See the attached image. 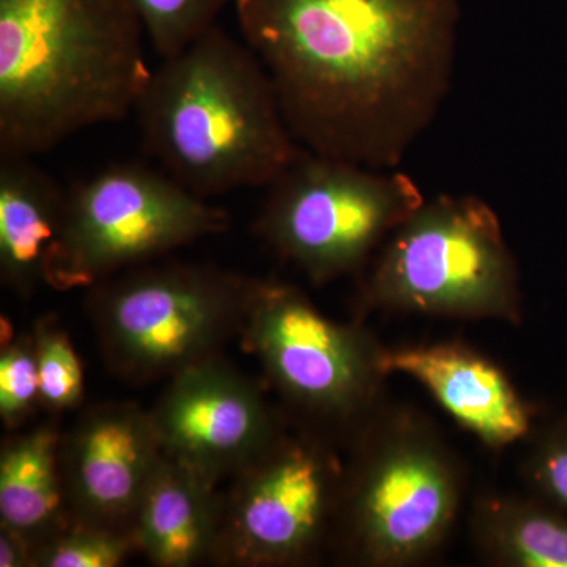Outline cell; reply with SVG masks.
I'll list each match as a JSON object with an SVG mask.
<instances>
[{
	"mask_svg": "<svg viewBox=\"0 0 567 567\" xmlns=\"http://www.w3.org/2000/svg\"><path fill=\"white\" fill-rule=\"evenodd\" d=\"M41 409L39 365L31 334H17L0 353V417L20 431Z\"/></svg>",
	"mask_w": 567,
	"mask_h": 567,
	"instance_id": "obj_21",
	"label": "cell"
},
{
	"mask_svg": "<svg viewBox=\"0 0 567 567\" xmlns=\"http://www.w3.org/2000/svg\"><path fill=\"white\" fill-rule=\"evenodd\" d=\"M162 456L148 410L132 402L85 409L62 436L71 522L133 535L142 495Z\"/></svg>",
	"mask_w": 567,
	"mask_h": 567,
	"instance_id": "obj_12",
	"label": "cell"
},
{
	"mask_svg": "<svg viewBox=\"0 0 567 567\" xmlns=\"http://www.w3.org/2000/svg\"><path fill=\"white\" fill-rule=\"evenodd\" d=\"M331 550L346 565L412 567L442 548L465 495L461 458L412 406L383 402L347 442Z\"/></svg>",
	"mask_w": 567,
	"mask_h": 567,
	"instance_id": "obj_4",
	"label": "cell"
},
{
	"mask_svg": "<svg viewBox=\"0 0 567 567\" xmlns=\"http://www.w3.org/2000/svg\"><path fill=\"white\" fill-rule=\"evenodd\" d=\"M256 279L203 264H144L95 284L87 309L104 361L133 385L221 357Z\"/></svg>",
	"mask_w": 567,
	"mask_h": 567,
	"instance_id": "obj_6",
	"label": "cell"
},
{
	"mask_svg": "<svg viewBox=\"0 0 567 567\" xmlns=\"http://www.w3.org/2000/svg\"><path fill=\"white\" fill-rule=\"evenodd\" d=\"M134 111L145 152L204 199L267 188L303 152L259 55L218 24L163 59Z\"/></svg>",
	"mask_w": 567,
	"mask_h": 567,
	"instance_id": "obj_3",
	"label": "cell"
},
{
	"mask_svg": "<svg viewBox=\"0 0 567 567\" xmlns=\"http://www.w3.org/2000/svg\"><path fill=\"white\" fill-rule=\"evenodd\" d=\"M360 315L524 320L516 257L494 208L475 194L424 200L363 271Z\"/></svg>",
	"mask_w": 567,
	"mask_h": 567,
	"instance_id": "obj_5",
	"label": "cell"
},
{
	"mask_svg": "<svg viewBox=\"0 0 567 567\" xmlns=\"http://www.w3.org/2000/svg\"><path fill=\"white\" fill-rule=\"evenodd\" d=\"M148 412L163 453L216 484L233 480L287 429L259 386L221 357L169 379Z\"/></svg>",
	"mask_w": 567,
	"mask_h": 567,
	"instance_id": "obj_11",
	"label": "cell"
},
{
	"mask_svg": "<svg viewBox=\"0 0 567 567\" xmlns=\"http://www.w3.org/2000/svg\"><path fill=\"white\" fill-rule=\"evenodd\" d=\"M344 458L311 429L284 431L223 494L212 563L230 567L311 565L331 548Z\"/></svg>",
	"mask_w": 567,
	"mask_h": 567,
	"instance_id": "obj_10",
	"label": "cell"
},
{
	"mask_svg": "<svg viewBox=\"0 0 567 567\" xmlns=\"http://www.w3.org/2000/svg\"><path fill=\"white\" fill-rule=\"evenodd\" d=\"M256 233L309 281L363 274L424 203L410 175L306 151L270 186Z\"/></svg>",
	"mask_w": 567,
	"mask_h": 567,
	"instance_id": "obj_8",
	"label": "cell"
},
{
	"mask_svg": "<svg viewBox=\"0 0 567 567\" xmlns=\"http://www.w3.org/2000/svg\"><path fill=\"white\" fill-rule=\"evenodd\" d=\"M230 0H133L153 51L173 58L216 25Z\"/></svg>",
	"mask_w": 567,
	"mask_h": 567,
	"instance_id": "obj_19",
	"label": "cell"
},
{
	"mask_svg": "<svg viewBox=\"0 0 567 567\" xmlns=\"http://www.w3.org/2000/svg\"><path fill=\"white\" fill-rule=\"evenodd\" d=\"M39 365L41 409L52 413L78 409L84 401V365L69 333L55 322L44 319L32 331Z\"/></svg>",
	"mask_w": 567,
	"mask_h": 567,
	"instance_id": "obj_18",
	"label": "cell"
},
{
	"mask_svg": "<svg viewBox=\"0 0 567 567\" xmlns=\"http://www.w3.org/2000/svg\"><path fill=\"white\" fill-rule=\"evenodd\" d=\"M133 551L132 533L71 522L35 551L33 567H118Z\"/></svg>",
	"mask_w": 567,
	"mask_h": 567,
	"instance_id": "obj_20",
	"label": "cell"
},
{
	"mask_svg": "<svg viewBox=\"0 0 567 567\" xmlns=\"http://www.w3.org/2000/svg\"><path fill=\"white\" fill-rule=\"evenodd\" d=\"M227 226L226 212L164 171L111 164L69 189L47 286L61 292L91 289Z\"/></svg>",
	"mask_w": 567,
	"mask_h": 567,
	"instance_id": "obj_9",
	"label": "cell"
},
{
	"mask_svg": "<svg viewBox=\"0 0 567 567\" xmlns=\"http://www.w3.org/2000/svg\"><path fill=\"white\" fill-rule=\"evenodd\" d=\"M35 547L20 533L0 527V567H33Z\"/></svg>",
	"mask_w": 567,
	"mask_h": 567,
	"instance_id": "obj_23",
	"label": "cell"
},
{
	"mask_svg": "<svg viewBox=\"0 0 567 567\" xmlns=\"http://www.w3.org/2000/svg\"><path fill=\"white\" fill-rule=\"evenodd\" d=\"M306 151L398 169L450 95L457 0H234Z\"/></svg>",
	"mask_w": 567,
	"mask_h": 567,
	"instance_id": "obj_1",
	"label": "cell"
},
{
	"mask_svg": "<svg viewBox=\"0 0 567 567\" xmlns=\"http://www.w3.org/2000/svg\"><path fill=\"white\" fill-rule=\"evenodd\" d=\"M66 197L33 156L0 155V279L20 297L47 286Z\"/></svg>",
	"mask_w": 567,
	"mask_h": 567,
	"instance_id": "obj_15",
	"label": "cell"
},
{
	"mask_svg": "<svg viewBox=\"0 0 567 567\" xmlns=\"http://www.w3.org/2000/svg\"><path fill=\"white\" fill-rule=\"evenodd\" d=\"M383 369L420 383L488 450H506L535 431V409L506 372L462 342L386 347Z\"/></svg>",
	"mask_w": 567,
	"mask_h": 567,
	"instance_id": "obj_13",
	"label": "cell"
},
{
	"mask_svg": "<svg viewBox=\"0 0 567 567\" xmlns=\"http://www.w3.org/2000/svg\"><path fill=\"white\" fill-rule=\"evenodd\" d=\"M476 554L496 567H567V513L536 495L484 492L468 518Z\"/></svg>",
	"mask_w": 567,
	"mask_h": 567,
	"instance_id": "obj_17",
	"label": "cell"
},
{
	"mask_svg": "<svg viewBox=\"0 0 567 567\" xmlns=\"http://www.w3.org/2000/svg\"><path fill=\"white\" fill-rule=\"evenodd\" d=\"M221 516L218 484L163 453L142 495L134 543L153 566H197L212 561Z\"/></svg>",
	"mask_w": 567,
	"mask_h": 567,
	"instance_id": "obj_14",
	"label": "cell"
},
{
	"mask_svg": "<svg viewBox=\"0 0 567 567\" xmlns=\"http://www.w3.org/2000/svg\"><path fill=\"white\" fill-rule=\"evenodd\" d=\"M58 421L11 435L0 450V527L39 550L71 524Z\"/></svg>",
	"mask_w": 567,
	"mask_h": 567,
	"instance_id": "obj_16",
	"label": "cell"
},
{
	"mask_svg": "<svg viewBox=\"0 0 567 567\" xmlns=\"http://www.w3.org/2000/svg\"><path fill=\"white\" fill-rule=\"evenodd\" d=\"M241 338L301 427L346 443L385 399L386 347L330 319L303 290L256 279Z\"/></svg>",
	"mask_w": 567,
	"mask_h": 567,
	"instance_id": "obj_7",
	"label": "cell"
},
{
	"mask_svg": "<svg viewBox=\"0 0 567 567\" xmlns=\"http://www.w3.org/2000/svg\"><path fill=\"white\" fill-rule=\"evenodd\" d=\"M522 464L529 494L567 513V412L535 429Z\"/></svg>",
	"mask_w": 567,
	"mask_h": 567,
	"instance_id": "obj_22",
	"label": "cell"
},
{
	"mask_svg": "<svg viewBox=\"0 0 567 567\" xmlns=\"http://www.w3.org/2000/svg\"><path fill=\"white\" fill-rule=\"evenodd\" d=\"M133 0H0V155L121 122L151 80Z\"/></svg>",
	"mask_w": 567,
	"mask_h": 567,
	"instance_id": "obj_2",
	"label": "cell"
}]
</instances>
